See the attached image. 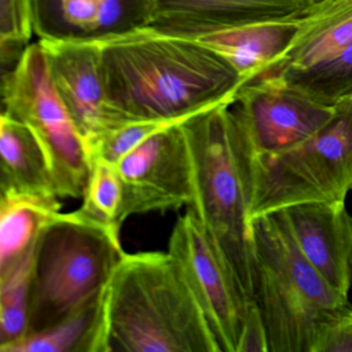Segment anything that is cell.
<instances>
[{"label":"cell","mask_w":352,"mask_h":352,"mask_svg":"<svg viewBox=\"0 0 352 352\" xmlns=\"http://www.w3.org/2000/svg\"><path fill=\"white\" fill-rule=\"evenodd\" d=\"M1 91L3 114L32 131L46 155L59 197L83 199L91 160L40 43L26 47L15 67L3 76Z\"/></svg>","instance_id":"52a82bcc"},{"label":"cell","mask_w":352,"mask_h":352,"mask_svg":"<svg viewBox=\"0 0 352 352\" xmlns=\"http://www.w3.org/2000/svg\"><path fill=\"white\" fill-rule=\"evenodd\" d=\"M59 199L51 193L0 191V274L36 248L47 224L63 209Z\"/></svg>","instance_id":"9a60e30c"},{"label":"cell","mask_w":352,"mask_h":352,"mask_svg":"<svg viewBox=\"0 0 352 352\" xmlns=\"http://www.w3.org/2000/svg\"><path fill=\"white\" fill-rule=\"evenodd\" d=\"M302 0H148V26L186 38L302 15Z\"/></svg>","instance_id":"4fadbf2b"},{"label":"cell","mask_w":352,"mask_h":352,"mask_svg":"<svg viewBox=\"0 0 352 352\" xmlns=\"http://www.w3.org/2000/svg\"><path fill=\"white\" fill-rule=\"evenodd\" d=\"M168 251L180 265L221 352H236L250 300L218 258L189 210L177 219Z\"/></svg>","instance_id":"30bf717a"},{"label":"cell","mask_w":352,"mask_h":352,"mask_svg":"<svg viewBox=\"0 0 352 352\" xmlns=\"http://www.w3.org/2000/svg\"><path fill=\"white\" fill-rule=\"evenodd\" d=\"M306 16V26L294 46L261 78L312 67L352 44V0L309 7Z\"/></svg>","instance_id":"2e32d148"},{"label":"cell","mask_w":352,"mask_h":352,"mask_svg":"<svg viewBox=\"0 0 352 352\" xmlns=\"http://www.w3.org/2000/svg\"><path fill=\"white\" fill-rule=\"evenodd\" d=\"M36 249V246L15 267L0 274V349L17 343L28 335Z\"/></svg>","instance_id":"44dd1931"},{"label":"cell","mask_w":352,"mask_h":352,"mask_svg":"<svg viewBox=\"0 0 352 352\" xmlns=\"http://www.w3.org/2000/svg\"><path fill=\"white\" fill-rule=\"evenodd\" d=\"M65 25L77 36H102L147 25L148 14L129 5L146 6L148 0H57Z\"/></svg>","instance_id":"d6986e66"},{"label":"cell","mask_w":352,"mask_h":352,"mask_svg":"<svg viewBox=\"0 0 352 352\" xmlns=\"http://www.w3.org/2000/svg\"><path fill=\"white\" fill-rule=\"evenodd\" d=\"M306 23L305 12L298 17L236 26L195 40L226 59L245 85L265 75L290 50Z\"/></svg>","instance_id":"5bb4252c"},{"label":"cell","mask_w":352,"mask_h":352,"mask_svg":"<svg viewBox=\"0 0 352 352\" xmlns=\"http://www.w3.org/2000/svg\"><path fill=\"white\" fill-rule=\"evenodd\" d=\"M106 352H221L168 251L124 253L104 289Z\"/></svg>","instance_id":"7a4b0ae2"},{"label":"cell","mask_w":352,"mask_h":352,"mask_svg":"<svg viewBox=\"0 0 352 352\" xmlns=\"http://www.w3.org/2000/svg\"><path fill=\"white\" fill-rule=\"evenodd\" d=\"M254 294L270 352H310L327 317L348 302L304 256L281 211L252 218Z\"/></svg>","instance_id":"277c9868"},{"label":"cell","mask_w":352,"mask_h":352,"mask_svg":"<svg viewBox=\"0 0 352 352\" xmlns=\"http://www.w3.org/2000/svg\"><path fill=\"white\" fill-rule=\"evenodd\" d=\"M316 133L273 154L249 156V218L290 206L345 201L352 190V96Z\"/></svg>","instance_id":"8992f818"},{"label":"cell","mask_w":352,"mask_h":352,"mask_svg":"<svg viewBox=\"0 0 352 352\" xmlns=\"http://www.w3.org/2000/svg\"><path fill=\"white\" fill-rule=\"evenodd\" d=\"M300 250L333 289L352 284V217L345 201L300 204L281 210Z\"/></svg>","instance_id":"7c38bea8"},{"label":"cell","mask_w":352,"mask_h":352,"mask_svg":"<svg viewBox=\"0 0 352 352\" xmlns=\"http://www.w3.org/2000/svg\"><path fill=\"white\" fill-rule=\"evenodd\" d=\"M79 208L82 213L100 223L121 230L119 221L122 205V183L116 164L104 160H92L91 172Z\"/></svg>","instance_id":"7402d4cb"},{"label":"cell","mask_w":352,"mask_h":352,"mask_svg":"<svg viewBox=\"0 0 352 352\" xmlns=\"http://www.w3.org/2000/svg\"><path fill=\"white\" fill-rule=\"evenodd\" d=\"M107 96L131 120L185 121L234 104L240 74L195 38L151 26L96 36Z\"/></svg>","instance_id":"6da1fadb"},{"label":"cell","mask_w":352,"mask_h":352,"mask_svg":"<svg viewBox=\"0 0 352 352\" xmlns=\"http://www.w3.org/2000/svg\"><path fill=\"white\" fill-rule=\"evenodd\" d=\"M38 43L46 53L55 85L85 143L135 121L109 100L96 36H43Z\"/></svg>","instance_id":"8fae6325"},{"label":"cell","mask_w":352,"mask_h":352,"mask_svg":"<svg viewBox=\"0 0 352 352\" xmlns=\"http://www.w3.org/2000/svg\"><path fill=\"white\" fill-rule=\"evenodd\" d=\"M236 352H270L267 327L254 300H250L247 307Z\"/></svg>","instance_id":"d4e9b609"},{"label":"cell","mask_w":352,"mask_h":352,"mask_svg":"<svg viewBox=\"0 0 352 352\" xmlns=\"http://www.w3.org/2000/svg\"><path fill=\"white\" fill-rule=\"evenodd\" d=\"M124 253L120 230L79 209L55 216L36 244L26 336L54 327L98 298Z\"/></svg>","instance_id":"5b68a950"},{"label":"cell","mask_w":352,"mask_h":352,"mask_svg":"<svg viewBox=\"0 0 352 352\" xmlns=\"http://www.w3.org/2000/svg\"><path fill=\"white\" fill-rule=\"evenodd\" d=\"M232 106L253 154L278 153L298 145L335 113V107L315 102L279 77L245 84Z\"/></svg>","instance_id":"9c48e42d"},{"label":"cell","mask_w":352,"mask_h":352,"mask_svg":"<svg viewBox=\"0 0 352 352\" xmlns=\"http://www.w3.org/2000/svg\"><path fill=\"white\" fill-rule=\"evenodd\" d=\"M223 104L181 123L190 151L195 216L216 255L249 300L254 294V252L249 218L250 146Z\"/></svg>","instance_id":"3957f363"},{"label":"cell","mask_w":352,"mask_h":352,"mask_svg":"<svg viewBox=\"0 0 352 352\" xmlns=\"http://www.w3.org/2000/svg\"><path fill=\"white\" fill-rule=\"evenodd\" d=\"M104 294L54 327L26 336L0 352H106Z\"/></svg>","instance_id":"ac0fdd59"},{"label":"cell","mask_w":352,"mask_h":352,"mask_svg":"<svg viewBox=\"0 0 352 352\" xmlns=\"http://www.w3.org/2000/svg\"><path fill=\"white\" fill-rule=\"evenodd\" d=\"M0 48L3 63L23 53L36 30L38 0H0Z\"/></svg>","instance_id":"603a6c76"},{"label":"cell","mask_w":352,"mask_h":352,"mask_svg":"<svg viewBox=\"0 0 352 352\" xmlns=\"http://www.w3.org/2000/svg\"><path fill=\"white\" fill-rule=\"evenodd\" d=\"M116 166L122 183L121 226L131 216L178 211L192 203V162L181 123L140 144Z\"/></svg>","instance_id":"ba28073f"},{"label":"cell","mask_w":352,"mask_h":352,"mask_svg":"<svg viewBox=\"0 0 352 352\" xmlns=\"http://www.w3.org/2000/svg\"><path fill=\"white\" fill-rule=\"evenodd\" d=\"M309 7H318V6L323 5V3H329L331 0H302Z\"/></svg>","instance_id":"484cf974"},{"label":"cell","mask_w":352,"mask_h":352,"mask_svg":"<svg viewBox=\"0 0 352 352\" xmlns=\"http://www.w3.org/2000/svg\"><path fill=\"white\" fill-rule=\"evenodd\" d=\"M5 190L57 195L46 155L38 140L25 124L3 113L0 119V191Z\"/></svg>","instance_id":"e0dca14e"},{"label":"cell","mask_w":352,"mask_h":352,"mask_svg":"<svg viewBox=\"0 0 352 352\" xmlns=\"http://www.w3.org/2000/svg\"><path fill=\"white\" fill-rule=\"evenodd\" d=\"M310 352H352V305L333 311L321 324Z\"/></svg>","instance_id":"cb8c5ba5"},{"label":"cell","mask_w":352,"mask_h":352,"mask_svg":"<svg viewBox=\"0 0 352 352\" xmlns=\"http://www.w3.org/2000/svg\"><path fill=\"white\" fill-rule=\"evenodd\" d=\"M279 77L315 102L333 107L352 96V44L327 60L300 69H288Z\"/></svg>","instance_id":"ffe728a7"}]
</instances>
